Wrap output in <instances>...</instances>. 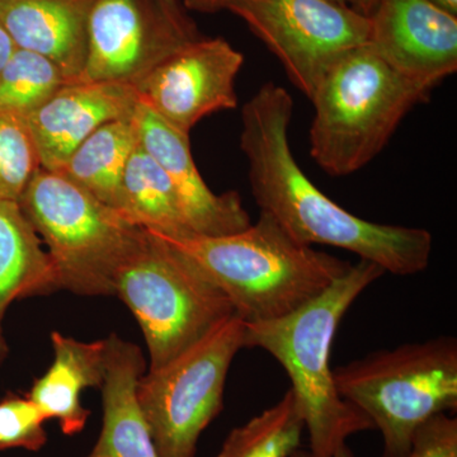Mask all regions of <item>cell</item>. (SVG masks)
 <instances>
[{
	"label": "cell",
	"mask_w": 457,
	"mask_h": 457,
	"mask_svg": "<svg viewBox=\"0 0 457 457\" xmlns=\"http://www.w3.org/2000/svg\"><path fill=\"white\" fill-rule=\"evenodd\" d=\"M294 101L284 87L263 84L242 110L240 149L255 204L302 245H329L372 262L394 276L428 269L433 237L422 228L363 220L308 179L290 146Z\"/></svg>",
	"instance_id": "obj_1"
},
{
	"label": "cell",
	"mask_w": 457,
	"mask_h": 457,
	"mask_svg": "<svg viewBox=\"0 0 457 457\" xmlns=\"http://www.w3.org/2000/svg\"><path fill=\"white\" fill-rule=\"evenodd\" d=\"M384 275L378 264L360 260L326 291L290 314L245 323V348L266 351L290 378L312 457H333L351 436L374 429L369 418L337 392L330 353L345 312Z\"/></svg>",
	"instance_id": "obj_2"
},
{
	"label": "cell",
	"mask_w": 457,
	"mask_h": 457,
	"mask_svg": "<svg viewBox=\"0 0 457 457\" xmlns=\"http://www.w3.org/2000/svg\"><path fill=\"white\" fill-rule=\"evenodd\" d=\"M161 237L220 288L245 323L290 314L352 266L297 242L264 212L254 224L230 236Z\"/></svg>",
	"instance_id": "obj_3"
},
{
	"label": "cell",
	"mask_w": 457,
	"mask_h": 457,
	"mask_svg": "<svg viewBox=\"0 0 457 457\" xmlns=\"http://www.w3.org/2000/svg\"><path fill=\"white\" fill-rule=\"evenodd\" d=\"M435 88L399 73L368 44L348 51L311 99L315 112L309 141L315 163L333 177L362 170Z\"/></svg>",
	"instance_id": "obj_4"
},
{
	"label": "cell",
	"mask_w": 457,
	"mask_h": 457,
	"mask_svg": "<svg viewBox=\"0 0 457 457\" xmlns=\"http://www.w3.org/2000/svg\"><path fill=\"white\" fill-rule=\"evenodd\" d=\"M336 389L383 437L381 457H407L417 429L457 409V339L438 336L333 369Z\"/></svg>",
	"instance_id": "obj_5"
},
{
	"label": "cell",
	"mask_w": 457,
	"mask_h": 457,
	"mask_svg": "<svg viewBox=\"0 0 457 457\" xmlns=\"http://www.w3.org/2000/svg\"><path fill=\"white\" fill-rule=\"evenodd\" d=\"M47 245L57 290L114 296V279L143 228L60 171L38 170L18 201Z\"/></svg>",
	"instance_id": "obj_6"
},
{
	"label": "cell",
	"mask_w": 457,
	"mask_h": 457,
	"mask_svg": "<svg viewBox=\"0 0 457 457\" xmlns=\"http://www.w3.org/2000/svg\"><path fill=\"white\" fill-rule=\"evenodd\" d=\"M114 296L143 330L147 370L163 368L237 314L220 288L146 228L117 272Z\"/></svg>",
	"instance_id": "obj_7"
},
{
	"label": "cell",
	"mask_w": 457,
	"mask_h": 457,
	"mask_svg": "<svg viewBox=\"0 0 457 457\" xmlns=\"http://www.w3.org/2000/svg\"><path fill=\"white\" fill-rule=\"evenodd\" d=\"M245 330V321L233 315L163 368L141 376L137 402L159 457H196L201 435L222 411Z\"/></svg>",
	"instance_id": "obj_8"
},
{
	"label": "cell",
	"mask_w": 457,
	"mask_h": 457,
	"mask_svg": "<svg viewBox=\"0 0 457 457\" xmlns=\"http://www.w3.org/2000/svg\"><path fill=\"white\" fill-rule=\"evenodd\" d=\"M309 101L343 55L368 44L370 21L330 0H228Z\"/></svg>",
	"instance_id": "obj_9"
},
{
	"label": "cell",
	"mask_w": 457,
	"mask_h": 457,
	"mask_svg": "<svg viewBox=\"0 0 457 457\" xmlns=\"http://www.w3.org/2000/svg\"><path fill=\"white\" fill-rule=\"evenodd\" d=\"M204 37L183 0H95L80 80L137 87Z\"/></svg>",
	"instance_id": "obj_10"
},
{
	"label": "cell",
	"mask_w": 457,
	"mask_h": 457,
	"mask_svg": "<svg viewBox=\"0 0 457 457\" xmlns=\"http://www.w3.org/2000/svg\"><path fill=\"white\" fill-rule=\"evenodd\" d=\"M245 56L222 37H204L170 56L137 87L141 104L177 130L237 106L236 80Z\"/></svg>",
	"instance_id": "obj_11"
},
{
	"label": "cell",
	"mask_w": 457,
	"mask_h": 457,
	"mask_svg": "<svg viewBox=\"0 0 457 457\" xmlns=\"http://www.w3.org/2000/svg\"><path fill=\"white\" fill-rule=\"evenodd\" d=\"M368 45L411 79L437 87L457 71V17L427 0H378Z\"/></svg>",
	"instance_id": "obj_12"
},
{
	"label": "cell",
	"mask_w": 457,
	"mask_h": 457,
	"mask_svg": "<svg viewBox=\"0 0 457 457\" xmlns=\"http://www.w3.org/2000/svg\"><path fill=\"white\" fill-rule=\"evenodd\" d=\"M137 104V89L126 84L78 80L60 87L25 116L42 170H62L93 132L134 116Z\"/></svg>",
	"instance_id": "obj_13"
},
{
	"label": "cell",
	"mask_w": 457,
	"mask_h": 457,
	"mask_svg": "<svg viewBox=\"0 0 457 457\" xmlns=\"http://www.w3.org/2000/svg\"><path fill=\"white\" fill-rule=\"evenodd\" d=\"M134 117L141 146L170 177L195 236H230L252 224L237 192L215 194L206 185L192 156L189 135L174 129L140 101Z\"/></svg>",
	"instance_id": "obj_14"
},
{
	"label": "cell",
	"mask_w": 457,
	"mask_h": 457,
	"mask_svg": "<svg viewBox=\"0 0 457 457\" xmlns=\"http://www.w3.org/2000/svg\"><path fill=\"white\" fill-rule=\"evenodd\" d=\"M95 0H0V23L17 49L59 66L69 83L82 78Z\"/></svg>",
	"instance_id": "obj_15"
},
{
	"label": "cell",
	"mask_w": 457,
	"mask_h": 457,
	"mask_svg": "<svg viewBox=\"0 0 457 457\" xmlns=\"http://www.w3.org/2000/svg\"><path fill=\"white\" fill-rule=\"evenodd\" d=\"M147 370L139 345L111 335L102 383V428L84 457H159L139 402L137 386Z\"/></svg>",
	"instance_id": "obj_16"
},
{
	"label": "cell",
	"mask_w": 457,
	"mask_h": 457,
	"mask_svg": "<svg viewBox=\"0 0 457 457\" xmlns=\"http://www.w3.org/2000/svg\"><path fill=\"white\" fill-rule=\"evenodd\" d=\"M54 362L33 383L29 398L45 420H56L66 436L83 432L90 411L82 404L84 390L101 389L106 371V339L80 342L51 333Z\"/></svg>",
	"instance_id": "obj_17"
},
{
	"label": "cell",
	"mask_w": 457,
	"mask_h": 457,
	"mask_svg": "<svg viewBox=\"0 0 457 457\" xmlns=\"http://www.w3.org/2000/svg\"><path fill=\"white\" fill-rule=\"evenodd\" d=\"M57 291L55 272L40 237L18 203L0 201V365L8 356L3 320L16 300Z\"/></svg>",
	"instance_id": "obj_18"
},
{
	"label": "cell",
	"mask_w": 457,
	"mask_h": 457,
	"mask_svg": "<svg viewBox=\"0 0 457 457\" xmlns=\"http://www.w3.org/2000/svg\"><path fill=\"white\" fill-rule=\"evenodd\" d=\"M116 210L137 227L161 236H195L170 177L140 141L123 171Z\"/></svg>",
	"instance_id": "obj_19"
},
{
	"label": "cell",
	"mask_w": 457,
	"mask_h": 457,
	"mask_svg": "<svg viewBox=\"0 0 457 457\" xmlns=\"http://www.w3.org/2000/svg\"><path fill=\"white\" fill-rule=\"evenodd\" d=\"M134 116L101 126L77 147L60 170L114 210L126 164L140 141Z\"/></svg>",
	"instance_id": "obj_20"
},
{
	"label": "cell",
	"mask_w": 457,
	"mask_h": 457,
	"mask_svg": "<svg viewBox=\"0 0 457 457\" xmlns=\"http://www.w3.org/2000/svg\"><path fill=\"white\" fill-rule=\"evenodd\" d=\"M305 423L293 390L272 407L236 427L215 457H291L302 447Z\"/></svg>",
	"instance_id": "obj_21"
},
{
	"label": "cell",
	"mask_w": 457,
	"mask_h": 457,
	"mask_svg": "<svg viewBox=\"0 0 457 457\" xmlns=\"http://www.w3.org/2000/svg\"><path fill=\"white\" fill-rule=\"evenodd\" d=\"M65 83L64 73L51 60L17 49L0 73V112L25 117Z\"/></svg>",
	"instance_id": "obj_22"
},
{
	"label": "cell",
	"mask_w": 457,
	"mask_h": 457,
	"mask_svg": "<svg viewBox=\"0 0 457 457\" xmlns=\"http://www.w3.org/2000/svg\"><path fill=\"white\" fill-rule=\"evenodd\" d=\"M40 168L25 117L0 112V201L18 203Z\"/></svg>",
	"instance_id": "obj_23"
},
{
	"label": "cell",
	"mask_w": 457,
	"mask_h": 457,
	"mask_svg": "<svg viewBox=\"0 0 457 457\" xmlns=\"http://www.w3.org/2000/svg\"><path fill=\"white\" fill-rule=\"evenodd\" d=\"M46 422L29 396L9 394L0 400V453L13 449L37 453L44 449L49 440Z\"/></svg>",
	"instance_id": "obj_24"
},
{
	"label": "cell",
	"mask_w": 457,
	"mask_h": 457,
	"mask_svg": "<svg viewBox=\"0 0 457 457\" xmlns=\"http://www.w3.org/2000/svg\"><path fill=\"white\" fill-rule=\"evenodd\" d=\"M407 457H457V418L441 413L423 423Z\"/></svg>",
	"instance_id": "obj_25"
},
{
	"label": "cell",
	"mask_w": 457,
	"mask_h": 457,
	"mask_svg": "<svg viewBox=\"0 0 457 457\" xmlns=\"http://www.w3.org/2000/svg\"><path fill=\"white\" fill-rule=\"evenodd\" d=\"M228 0H183L189 12L216 13L225 9Z\"/></svg>",
	"instance_id": "obj_26"
},
{
	"label": "cell",
	"mask_w": 457,
	"mask_h": 457,
	"mask_svg": "<svg viewBox=\"0 0 457 457\" xmlns=\"http://www.w3.org/2000/svg\"><path fill=\"white\" fill-rule=\"evenodd\" d=\"M16 44L12 40L7 29L0 23V73L7 66L9 60L16 53Z\"/></svg>",
	"instance_id": "obj_27"
},
{
	"label": "cell",
	"mask_w": 457,
	"mask_h": 457,
	"mask_svg": "<svg viewBox=\"0 0 457 457\" xmlns=\"http://www.w3.org/2000/svg\"><path fill=\"white\" fill-rule=\"evenodd\" d=\"M378 0H347V4L362 16L369 17L374 11Z\"/></svg>",
	"instance_id": "obj_28"
},
{
	"label": "cell",
	"mask_w": 457,
	"mask_h": 457,
	"mask_svg": "<svg viewBox=\"0 0 457 457\" xmlns=\"http://www.w3.org/2000/svg\"><path fill=\"white\" fill-rule=\"evenodd\" d=\"M291 457H312L311 453H309L308 450H303L302 447H300L299 450L295 451L293 455ZM333 457H357L356 453L352 451L351 447L348 446L347 444L343 445V446L339 447L338 450H337V453H335V456Z\"/></svg>",
	"instance_id": "obj_29"
},
{
	"label": "cell",
	"mask_w": 457,
	"mask_h": 457,
	"mask_svg": "<svg viewBox=\"0 0 457 457\" xmlns=\"http://www.w3.org/2000/svg\"><path fill=\"white\" fill-rule=\"evenodd\" d=\"M427 2L457 17V0H427Z\"/></svg>",
	"instance_id": "obj_30"
},
{
	"label": "cell",
	"mask_w": 457,
	"mask_h": 457,
	"mask_svg": "<svg viewBox=\"0 0 457 457\" xmlns=\"http://www.w3.org/2000/svg\"><path fill=\"white\" fill-rule=\"evenodd\" d=\"M330 2L338 3V4H347V0H330Z\"/></svg>",
	"instance_id": "obj_31"
}]
</instances>
